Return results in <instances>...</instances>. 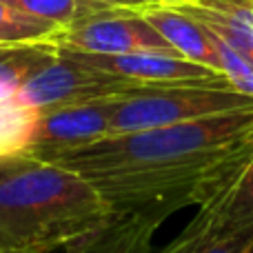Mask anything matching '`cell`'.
I'll return each mask as SVG.
<instances>
[{"instance_id": "6da1fadb", "label": "cell", "mask_w": 253, "mask_h": 253, "mask_svg": "<svg viewBox=\"0 0 253 253\" xmlns=\"http://www.w3.org/2000/svg\"><path fill=\"white\" fill-rule=\"evenodd\" d=\"M253 160V107L114 133L49 162L80 173L111 211L160 218L231 191Z\"/></svg>"}, {"instance_id": "7a4b0ae2", "label": "cell", "mask_w": 253, "mask_h": 253, "mask_svg": "<svg viewBox=\"0 0 253 253\" xmlns=\"http://www.w3.org/2000/svg\"><path fill=\"white\" fill-rule=\"evenodd\" d=\"M114 211L89 180L53 162L18 156L0 175V247L51 253L98 231Z\"/></svg>"}, {"instance_id": "3957f363", "label": "cell", "mask_w": 253, "mask_h": 253, "mask_svg": "<svg viewBox=\"0 0 253 253\" xmlns=\"http://www.w3.org/2000/svg\"><path fill=\"white\" fill-rule=\"evenodd\" d=\"M249 107H253V98L233 89L231 83L165 84L131 98H120L111 116L109 135L178 125Z\"/></svg>"}, {"instance_id": "277c9868", "label": "cell", "mask_w": 253, "mask_h": 253, "mask_svg": "<svg viewBox=\"0 0 253 253\" xmlns=\"http://www.w3.org/2000/svg\"><path fill=\"white\" fill-rule=\"evenodd\" d=\"M153 87L156 84H142L84 67L58 51V60L38 71L18 91L16 98L38 111H49L58 107L105 100V98H131Z\"/></svg>"}, {"instance_id": "5b68a950", "label": "cell", "mask_w": 253, "mask_h": 253, "mask_svg": "<svg viewBox=\"0 0 253 253\" xmlns=\"http://www.w3.org/2000/svg\"><path fill=\"white\" fill-rule=\"evenodd\" d=\"M62 49L84 53H171L180 56L135 9L111 7L76 27L62 29L56 38Z\"/></svg>"}, {"instance_id": "8992f818", "label": "cell", "mask_w": 253, "mask_h": 253, "mask_svg": "<svg viewBox=\"0 0 253 253\" xmlns=\"http://www.w3.org/2000/svg\"><path fill=\"white\" fill-rule=\"evenodd\" d=\"M118 100L120 98H105L40 111L25 158L49 162L56 156L107 138Z\"/></svg>"}, {"instance_id": "52a82bcc", "label": "cell", "mask_w": 253, "mask_h": 253, "mask_svg": "<svg viewBox=\"0 0 253 253\" xmlns=\"http://www.w3.org/2000/svg\"><path fill=\"white\" fill-rule=\"evenodd\" d=\"M62 56L80 62L84 67L118 76V78L135 80L142 84H200V83H229L227 76L213 71L205 65L191 62L182 56L171 53H84L74 49L58 47Z\"/></svg>"}, {"instance_id": "ba28073f", "label": "cell", "mask_w": 253, "mask_h": 253, "mask_svg": "<svg viewBox=\"0 0 253 253\" xmlns=\"http://www.w3.org/2000/svg\"><path fill=\"white\" fill-rule=\"evenodd\" d=\"M182 58L198 65H205L222 74L220 53L211 40L209 31L189 13L180 11L169 4H144L135 9Z\"/></svg>"}, {"instance_id": "9c48e42d", "label": "cell", "mask_w": 253, "mask_h": 253, "mask_svg": "<svg viewBox=\"0 0 253 253\" xmlns=\"http://www.w3.org/2000/svg\"><path fill=\"white\" fill-rule=\"evenodd\" d=\"M165 222V218L144 211L118 213L98 231L80 238L65 247L67 253H151V238L156 229Z\"/></svg>"}, {"instance_id": "30bf717a", "label": "cell", "mask_w": 253, "mask_h": 253, "mask_svg": "<svg viewBox=\"0 0 253 253\" xmlns=\"http://www.w3.org/2000/svg\"><path fill=\"white\" fill-rule=\"evenodd\" d=\"M58 60L56 42H27L0 47V100L16 98L38 71Z\"/></svg>"}, {"instance_id": "8fae6325", "label": "cell", "mask_w": 253, "mask_h": 253, "mask_svg": "<svg viewBox=\"0 0 253 253\" xmlns=\"http://www.w3.org/2000/svg\"><path fill=\"white\" fill-rule=\"evenodd\" d=\"M40 111L18 98L0 100V158L25 156Z\"/></svg>"}, {"instance_id": "7c38bea8", "label": "cell", "mask_w": 253, "mask_h": 253, "mask_svg": "<svg viewBox=\"0 0 253 253\" xmlns=\"http://www.w3.org/2000/svg\"><path fill=\"white\" fill-rule=\"evenodd\" d=\"M0 2H7L9 7L20 9L29 16L56 22L62 29L76 27L80 22L111 9L107 4L93 2V0H0Z\"/></svg>"}, {"instance_id": "4fadbf2b", "label": "cell", "mask_w": 253, "mask_h": 253, "mask_svg": "<svg viewBox=\"0 0 253 253\" xmlns=\"http://www.w3.org/2000/svg\"><path fill=\"white\" fill-rule=\"evenodd\" d=\"M62 27L42 18L29 16L20 9L0 2V47L2 44H27V42H56Z\"/></svg>"}, {"instance_id": "5bb4252c", "label": "cell", "mask_w": 253, "mask_h": 253, "mask_svg": "<svg viewBox=\"0 0 253 253\" xmlns=\"http://www.w3.org/2000/svg\"><path fill=\"white\" fill-rule=\"evenodd\" d=\"M253 222V160L242 173V178L222 198V215H220V236L236 231L238 227Z\"/></svg>"}, {"instance_id": "9a60e30c", "label": "cell", "mask_w": 253, "mask_h": 253, "mask_svg": "<svg viewBox=\"0 0 253 253\" xmlns=\"http://www.w3.org/2000/svg\"><path fill=\"white\" fill-rule=\"evenodd\" d=\"M191 2L211 9L227 20L253 31V0H191Z\"/></svg>"}, {"instance_id": "2e32d148", "label": "cell", "mask_w": 253, "mask_h": 253, "mask_svg": "<svg viewBox=\"0 0 253 253\" xmlns=\"http://www.w3.org/2000/svg\"><path fill=\"white\" fill-rule=\"evenodd\" d=\"M200 253H253V222L218 238Z\"/></svg>"}, {"instance_id": "e0dca14e", "label": "cell", "mask_w": 253, "mask_h": 253, "mask_svg": "<svg viewBox=\"0 0 253 253\" xmlns=\"http://www.w3.org/2000/svg\"><path fill=\"white\" fill-rule=\"evenodd\" d=\"M93 2L107 4V7H118V9H138L144 4H156L153 0H93Z\"/></svg>"}, {"instance_id": "ac0fdd59", "label": "cell", "mask_w": 253, "mask_h": 253, "mask_svg": "<svg viewBox=\"0 0 253 253\" xmlns=\"http://www.w3.org/2000/svg\"><path fill=\"white\" fill-rule=\"evenodd\" d=\"M18 158V156H16ZM16 158H0V175L4 173V171L9 169V167L13 165V160H16Z\"/></svg>"}, {"instance_id": "d6986e66", "label": "cell", "mask_w": 253, "mask_h": 253, "mask_svg": "<svg viewBox=\"0 0 253 253\" xmlns=\"http://www.w3.org/2000/svg\"><path fill=\"white\" fill-rule=\"evenodd\" d=\"M156 4H182V2H189V0H153Z\"/></svg>"}, {"instance_id": "ffe728a7", "label": "cell", "mask_w": 253, "mask_h": 253, "mask_svg": "<svg viewBox=\"0 0 253 253\" xmlns=\"http://www.w3.org/2000/svg\"><path fill=\"white\" fill-rule=\"evenodd\" d=\"M0 253H13V251H7V249H2V247H0Z\"/></svg>"}]
</instances>
